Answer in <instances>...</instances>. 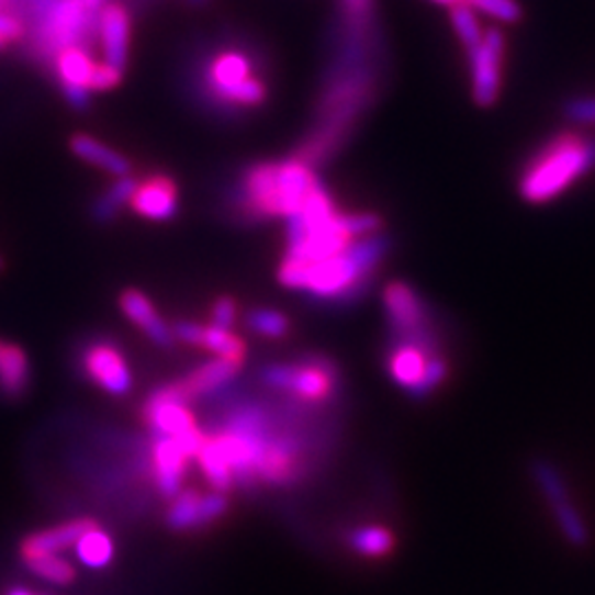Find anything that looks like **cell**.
Listing matches in <instances>:
<instances>
[{
  "mask_svg": "<svg viewBox=\"0 0 595 595\" xmlns=\"http://www.w3.org/2000/svg\"><path fill=\"white\" fill-rule=\"evenodd\" d=\"M227 509V498L223 492H212L201 496V505H199V527H205L210 523H214L218 516H223Z\"/></svg>",
  "mask_w": 595,
  "mask_h": 595,
  "instance_id": "1f68e13d",
  "label": "cell"
},
{
  "mask_svg": "<svg viewBox=\"0 0 595 595\" xmlns=\"http://www.w3.org/2000/svg\"><path fill=\"white\" fill-rule=\"evenodd\" d=\"M144 419L161 433V437H179L188 430H192L194 417L186 408L183 402H179L166 386L157 389L144 404Z\"/></svg>",
  "mask_w": 595,
  "mask_h": 595,
  "instance_id": "5bb4252c",
  "label": "cell"
},
{
  "mask_svg": "<svg viewBox=\"0 0 595 595\" xmlns=\"http://www.w3.org/2000/svg\"><path fill=\"white\" fill-rule=\"evenodd\" d=\"M71 150L76 157H80L82 161L113 175V177H126L131 175L133 166H131V159L124 157L122 153H117L115 148L102 144L98 137H91V135H85V133H78L71 137L69 142Z\"/></svg>",
  "mask_w": 595,
  "mask_h": 595,
  "instance_id": "d6986e66",
  "label": "cell"
},
{
  "mask_svg": "<svg viewBox=\"0 0 595 595\" xmlns=\"http://www.w3.org/2000/svg\"><path fill=\"white\" fill-rule=\"evenodd\" d=\"M391 240L380 234L358 238L340 254L305 265L303 291H307L316 301L347 303L367 289L378 265L389 251ZM301 262V260H298Z\"/></svg>",
  "mask_w": 595,
  "mask_h": 595,
  "instance_id": "277c9868",
  "label": "cell"
},
{
  "mask_svg": "<svg viewBox=\"0 0 595 595\" xmlns=\"http://www.w3.org/2000/svg\"><path fill=\"white\" fill-rule=\"evenodd\" d=\"M14 0H0V10H10Z\"/></svg>",
  "mask_w": 595,
  "mask_h": 595,
  "instance_id": "f35d334b",
  "label": "cell"
},
{
  "mask_svg": "<svg viewBox=\"0 0 595 595\" xmlns=\"http://www.w3.org/2000/svg\"><path fill=\"white\" fill-rule=\"evenodd\" d=\"M234 321H236V303L232 301L229 295L218 298L212 307V327L229 329L234 325Z\"/></svg>",
  "mask_w": 595,
  "mask_h": 595,
  "instance_id": "e575fe53",
  "label": "cell"
},
{
  "mask_svg": "<svg viewBox=\"0 0 595 595\" xmlns=\"http://www.w3.org/2000/svg\"><path fill=\"white\" fill-rule=\"evenodd\" d=\"M461 3L470 5L474 12H483L498 23L514 25L523 19V8L518 5V0H461Z\"/></svg>",
  "mask_w": 595,
  "mask_h": 595,
  "instance_id": "f1b7e54d",
  "label": "cell"
},
{
  "mask_svg": "<svg viewBox=\"0 0 595 595\" xmlns=\"http://www.w3.org/2000/svg\"><path fill=\"white\" fill-rule=\"evenodd\" d=\"M318 179L314 168L298 157L284 161H260L249 166L234 190V205L247 218L293 216L301 212Z\"/></svg>",
  "mask_w": 595,
  "mask_h": 595,
  "instance_id": "7a4b0ae2",
  "label": "cell"
},
{
  "mask_svg": "<svg viewBox=\"0 0 595 595\" xmlns=\"http://www.w3.org/2000/svg\"><path fill=\"white\" fill-rule=\"evenodd\" d=\"M0 349H3V343H0Z\"/></svg>",
  "mask_w": 595,
  "mask_h": 595,
  "instance_id": "7bdbcfd3",
  "label": "cell"
},
{
  "mask_svg": "<svg viewBox=\"0 0 595 595\" xmlns=\"http://www.w3.org/2000/svg\"><path fill=\"white\" fill-rule=\"evenodd\" d=\"M240 364H234L229 360H212V362H205L201 364L199 369H194L188 378L183 380H177V382H170L166 384V389L183 404L201 397V395H207L216 389H221L223 384H227L236 371H238Z\"/></svg>",
  "mask_w": 595,
  "mask_h": 595,
  "instance_id": "9a60e30c",
  "label": "cell"
},
{
  "mask_svg": "<svg viewBox=\"0 0 595 595\" xmlns=\"http://www.w3.org/2000/svg\"><path fill=\"white\" fill-rule=\"evenodd\" d=\"M450 10V23H452V30L457 34V38L461 41L465 54H470L472 49H476L483 41V30L479 25V19H476V12L465 5V3H457Z\"/></svg>",
  "mask_w": 595,
  "mask_h": 595,
  "instance_id": "484cf974",
  "label": "cell"
},
{
  "mask_svg": "<svg viewBox=\"0 0 595 595\" xmlns=\"http://www.w3.org/2000/svg\"><path fill=\"white\" fill-rule=\"evenodd\" d=\"M384 307L397 338H430L428 307L406 282H391L384 289Z\"/></svg>",
  "mask_w": 595,
  "mask_h": 595,
  "instance_id": "ba28073f",
  "label": "cell"
},
{
  "mask_svg": "<svg viewBox=\"0 0 595 595\" xmlns=\"http://www.w3.org/2000/svg\"><path fill=\"white\" fill-rule=\"evenodd\" d=\"M27 569L36 573L43 580H49L54 584H69L76 577L74 564H69L65 558H58V553H38L25 558Z\"/></svg>",
  "mask_w": 595,
  "mask_h": 595,
  "instance_id": "83f0119b",
  "label": "cell"
},
{
  "mask_svg": "<svg viewBox=\"0 0 595 595\" xmlns=\"http://www.w3.org/2000/svg\"><path fill=\"white\" fill-rule=\"evenodd\" d=\"M188 3H190V5H194V8H201V5H205V3H207V0H188Z\"/></svg>",
  "mask_w": 595,
  "mask_h": 595,
  "instance_id": "ab89813d",
  "label": "cell"
},
{
  "mask_svg": "<svg viewBox=\"0 0 595 595\" xmlns=\"http://www.w3.org/2000/svg\"><path fill=\"white\" fill-rule=\"evenodd\" d=\"M351 547L369 558H382L393 551L395 547V536L391 529L382 525H369L360 527L351 534Z\"/></svg>",
  "mask_w": 595,
  "mask_h": 595,
  "instance_id": "d4e9b609",
  "label": "cell"
},
{
  "mask_svg": "<svg viewBox=\"0 0 595 595\" xmlns=\"http://www.w3.org/2000/svg\"><path fill=\"white\" fill-rule=\"evenodd\" d=\"M265 60L240 41L205 45L190 65V91L194 100L216 117H238L258 109L269 98L262 76Z\"/></svg>",
  "mask_w": 595,
  "mask_h": 595,
  "instance_id": "6da1fadb",
  "label": "cell"
},
{
  "mask_svg": "<svg viewBox=\"0 0 595 595\" xmlns=\"http://www.w3.org/2000/svg\"><path fill=\"white\" fill-rule=\"evenodd\" d=\"M98 527V523L93 518H76V520H67L58 527L32 534L30 538L23 540V558L27 555H38V553H58L71 545H76L89 529Z\"/></svg>",
  "mask_w": 595,
  "mask_h": 595,
  "instance_id": "e0dca14e",
  "label": "cell"
},
{
  "mask_svg": "<svg viewBox=\"0 0 595 595\" xmlns=\"http://www.w3.org/2000/svg\"><path fill=\"white\" fill-rule=\"evenodd\" d=\"M197 459H199V465H201L205 479L212 483V487L216 492H225V490L232 487L234 474H232L225 457L221 454L218 446L214 444V439H205V444L201 446Z\"/></svg>",
  "mask_w": 595,
  "mask_h": 595,
  "instance_id": "603a6c76",
  "label": "cell"
},
{
  "mask_svg": "<svg viewBox=\"0 0 595 595\" xmlns=\"http://www.w3.org/2000/svg\"><path fill=\"white\" fill-rule=\"evenodd\" d=\"M564 120L571 124H595V96H582V98H571L562 106Z\"/></svg>",
  "mask_w": 595,
  "mask_h": 595,
  "instance_id": "4dcf8cb0",
  "label": "cell"
},
{
  "mask_svg": "<svg viewBox=\"0 0 595 595\" xmlns=\"http://www.w3.org/2000/svg\"><path fill=\"white\" fill-rule=\"evenodd\" d=\"M98 36L104 63L126 71L131 52V14L124 3H104L98 14Z\"/></svg>",
  "mask_w": 595,
  "mask_h": 595,
  "instance_id": "7c38bea8",
  "label": "cell"
},
{
  "mask_svg": "<svg viewBox=\"0 0 595 595\" xmlns=\"http://www.w3.org/2000/svg\"><path fill=\"white\" fill-rule=\"evenodd\" d=\"M8 47V43L5 41H0V49H5Z\"/></svg>",
  "mask_w": 595,
  "mask_h": 595,
  "instance_id": "60d3db41",
  "label": "cell"
},
{
  "mask_svg": "<svg viewBox=\"0 0 595 595\" xmlns=\"http://www.w3.org/2000/svg\"><path fill=\"white\" fill-rule=\"evenodd\" d=\"M439 356L435 338H397L389 353V373L393 382L415 395L430 360Z\"/></svg>",
  "mask_w": 595,
  "mask_h": 595,
  "instance_id": "30bf717a",
  "label": "cell"
},
{
  "mask_svg": "<svg viewBox=\"0 0 595 595\" xmlns=\"http://www.w3.org/2000/svg\"><path fill=\"white\" fill-rule=\"evenodd\" d=\"M82 371L89 375L91 382H96L102 391L122 397L131 391L133 378H131V369L128 362L124 358V353L106 340L93 343L87 347V351L82 353Z\"/></svg>",
  "mask_w": 595,
  "mask_h": 595,
  "instance_id": "9c48e42d",
  "label": "cell"
},
{
  "mask_svg": "<svg viewBox=\"0 0 595 595\" xmlns=\"http://www.w3.org/2000/svg\"><path fill=\"white\" fill-rule=\"evenodd\" d=\"M137 188V179L133 175L117 177L111 188L104 190V194L93 203V218L100 223H109L120 214L124 205L131 203L133 192Z\"/></svg>",
  "mask_w": 595,
  "mask_h": 595,
  "instance_id": "44dd1931",
  "label": "cell"
},
{
  "mask_svg": "<svg viewBox=\"0 0 595 595\" xmlns=\"http://www.w3.org/2000/svg\"><path fill=\"white\" fill-rule=\"evenodd\" d=\"M186 450L177 444L175 437H161L155 448H153V468H155V481L159 490L166 496H172L179 492L183 474H186V463H188Z\"/></svg>",
  "mask_w": 595,
  "mask_h": 595,
  "instance_id": "ac0fdd59",
  "label": "cell"
},
{
  "mask_svg": "<svg viewBox=\"0 0 595 595\" xmlns=\"http://www.w3.org/2000/svg\"><path fill=\"white\" fill-rule=\"evenodd\" d=\"M76 551L80 562L91 569H102L113 560V540L104 529L93 527L76 542Z\"/></svg>",
  "mask_w": 595,
  "mask_h": 595,
  "instance_id": "cb8c5ba5",
  "label": "cell"
},
{
  "mask_svg": "<svg viewBox=\"0 0 595 595\" xmlns=\"http://www.w3.org/2000/svg\"><path fill=\"white\" fill-rule=\"evenodd\" d=\"M433 3H437V5H446V8H452V5L461 3V0H433Z\"/></svg>",
  "mask_w": 595,
  "mask_h": 595,
  "instance_id": "8d00e7d4",
  "label": "cell"
},
{
  "mask_svg": "<svg viewBox=\"0 0 595 595\" xmlns=\"http://www.w3.org/2000/svg\"><path fill=\"white\" fill-rule=\"evenodd\" d=\"M82 3L89 8V10H93V12H98L104 3H106V0H82Z\"/></svg>",
  "mask_w": 595,
  "mask_h": 595,
  "instance_id": "d590c367",
  "label": "cell"
},
{
  "mask_svg": "<svg viewBox=\"0 0 595 595\" xmlns=\"http://www.w3.org/2000/svg\"><path fill=\"white\" fill-rule=\"evenodd\" d=\"M122 76H124V71H120L106 63H96L93 78H91V91L115 89L122 82Z\"/></svg>",
  "mask_w": 595,
  "mask_h": 595,
  "instance_id": "d6a6232c",
  "label": "cell"
},
{
  "mask_svg": "<svg viewBox=\"0 0 595 595\" xmlns=\"http://www.w3.org/2000/svg\"><path fill=\"white\" fill-rule=\"evenodd\" d=\"M8 595H32L27 588H12Z\"/></svg>",
  "mask_w": 595,
  "mask_h": 595,
  "instance_id": "74e56055",
  "label": "cell"
},
{
  "mask_svg": "<svg viewBox=\"0 0 595 595\" xmlns=\"http://www.w3.org/2000/svg\"><path fill=\"white\" fill-rule=\"evenodd\" d=\"M199 347L207 349V351L216 353L218 358L229 360L234 364H243L245 353H247V347L240 338L229 334V329H218V327H203Z\"/></svg>",
  "mask_w": 595,
  "mask_h": 595,
  "instance_id": "7402d4cb",
  "label": "cell"
},
{
  "mask_svg": "<svg viewBox=\"0 0 595 595\" xmlns=\"http://www.w3.org/2000/svg\"><path fill=\"white\" fill-rule=\"evenodd\" d=\"M505 38L498 30H487L476 49L468 54L472 76V100L479 109H492L501 96Z\"/></svg>",
  "mask_w": 595,
  "mask_h": 595,
  "instance_id": "52a82bcc",
  "label": "cell"
},
{
  "mask_svg": "<svg viewBox=\"0 0 595 595\" xmlns=\"http://www.w3.org/2000/svg\"><path fill=\"white\" fill-rule=\"evenodd\" d=\"M591 170H595V139L562 133L529 159L518 179V194L531 205L549 203Z\"/></svg>",
  "mask_w": 595,
  "mask_h": 595,
  "instance_id": "3957f363",
  "label": "cell"
},
{
  "mask_svg": "<svg viewBox=\"0 0 595 595\" xmlns=\"http://www.w3.org/2000/svg\"><path fill=\"white\" fill-rule=\"evenodd\" d=\"M56 76L63 93L76 109H85L91 96V78L96 60L91 58L87 47L74 45L56 54L54 58Z\"/></svg>",
  "mask_w": 595,
  "mask_h": 595,
  "instance_id": "8fae6325",
  "label": "cell"
},
{
  "mask_svg": "<svg viewBox=\"0 0 595 595\" xmlns=\"http://www.w3.org/2000/svg\"><path fill=\"white\" fill-rule=\"evenodd\" d=\"M25 38V25L10 10H0V41L8 45L21 43Z\"/></svg>",
  "mask_w": 595,
  "mask_h": 595,
  "instance_id": "836d02e7",
  "label": "cell"
},
{
  "mask_svg": "<svg viewBox=\"0 0 595 595\" xmlns=\"http://www.w3.org/2000/svg\"><path fill=\"white\" fill-rule=\"evenodd\" d=\"M247 327L265 338H282L289 332V321L273 310H256L247 316Z\"/></svg>",
  "mask_w": 595,
  "mask_h": 595,
  "instance_id": "f546056e",
  "label": "cell"
},
{
  "mask_svg": "<svg viewBox=\"0 0 595 595\" xmlns=\"http://www.w3.org/2000/svg\"><path fill=\"white\" fill-rule=\"evenodd\" d=\"M0 269H3V260H0Z\"/></svg>",
  "mask_w": 595,
  "mask_h": 595,
  "instance_id": "b9f144b4",
  "label": "cell"
},
{
  "mask_svg": "<svg viewBox=\"0 0 595 595\" xmlns=\"http://www.w3.org/2000/svg\"><path fill=\"white\" fill-rule=\"evenodd\" d=\"M30 386V360L16 345L0 349V393L8 400H21Z\"/></svg>",
  "mask_w": 595,
  "mask_h": 595,
  "instance_id": "ffe728a7",
  "label": "cell"
},
{
  "mask_svg": "<svg viewBox=\"0 0 595 595\" xmlns=\"http://www.w3.org/2000/svg\"><path fill=\"white\" fill-rule=\"evenodd\" d=\"M177 192V183L168 175H153L144 181H137L131 207L150 221H168L177 214L179 207Z\"/></svg>",
  "mask_w": 595,
  "mask_h": 595,
  "instance_id": "4fadbf2b",
  "label": "cell"
},
{
  "mask_svg": "<svg viewBox=\"0 0 595 595\" xmlns=\"http://www.w3.org/2000/svg\"><path fill=\"white\" fill-rule=\"evenodd\" d=\"M199 505H201V494L197 490L177 492V498L170 505V512L166 518L168 525L177 531L199 529Z\"/></svg>",
  "mask_w": 595,
  "mask_h": 595,
  "instance_id": "4316f807",
  "label": "cell"
},
{
  "mask_svg": "<svg viewBox=\"0 0 595 595\" xmlns=\"http://www.w3.org/2000/svg\"><path fill=\"white\" fill-rule=\"evenodd\" d=\"M120 305L122 312L159 347H170L172 345V332L166 327V323L159 318L157 310L153 307L150 298L144 295L137 289H126L120 295Z\"/></svg>",
  "mask_w": 595,
  "mask_h": 595,
  "instance_id": "2e32d148",
  "label": "cell"
},
{
  "mask_svg": "<svg viewBox=\"0 0 595 595\" xmlns=\"http://www.w3.org/2000/svg\"><path fill=\"white\" fill-rule=\"evenodd\" d=\"M531 474H534V483L538 485V492L542 494L545 503L549 505L553 514V520L562 538L573 547H584L588 542V529L577 505L573 503L569 494L562 472L551 461L536 459L531 465Z\"/></svg>",
  "mask_w": 595,
  "mask_h": 595,
  "instance_id": "8992f818",
  "label": "cell"
},
{
  "mask_svg": "<svg viewBox=\"0 0 595 595\" xmlns=\"http://www.w3.org/2000/svg\"><path fill=\"white\" fill-rule=\"evenodd\" d=\"M267 386L289 393L291 397L318 404L334 395L338 386V369L323 356H312L291 364H271L262 371Z\"/></svg>",
  "mask_w": 595,
  "mask_h": 595,
  "instance_id": "5b68a950",
  "label": "cell"
}]
</instances>
